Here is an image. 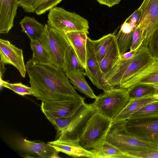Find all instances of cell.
Listing matches in <instances>:
<instances>
[{"mask_svg":"<svg viewBox=\"0 0 158 158\" xmlns=\"http://www.w3.org/2000/svg\"><path fill=\"white\" fill-rule=\"evenodd\" d=\"M33 95L42 102L59 101L79 95L62 69L31 59L26 64Z\"/></svg>","mask_w":158,"mask_h":158,"instance_id":"cell-1","label":"cell"},{"mask_svg":"<svg viewBox=\"0 0 158 158\" xmlns=\"http://www.w3.org/2000/svg\"><path fill=\"white\" fill-rule=\"evenodd\" d=\"M112 122L96 111L89 119L79 137L81 145L88 150L101 146L106 140Z\"/></svg>","mask_w":158,"mask_h":158,"instance_id":"cell-2","label":"cell"},{"mask_svg":"<svg viewBox=\"0 0 158 158\" xmlns=\"http://www.w3.org/2000/svg\"><path fill=\"white\" fill-rule=\"evenodd\" d=\"M126 120L112 122L106 141L116 147L125 154L130 152L158 150L156 146L128 134L125 130Z\"/></svg>","mask_w":158,"mask_h":158,"instance_id":"cell-3","label":"cell"},{"mask_svg":"<svg viewBox=\"0 0 158 158\" xmlns=\"http://www.w3.org/2000/svg\"><path fill=\"white\" fill-rule=\"evenodd\" d=\"M95 99L93 104L96 111L112 121L130 100L127 89L119 87L104 91Z\"/></svg>","mask_w":158,"mask_h":158,"instance_id":"cell-4","label":"cell"},{"mask_svg":"<svg viewBox=\"0 0 158 158\" xmlns=\"http://www.w3.org/2000/svg\"><path fill=\"white\" fill-rule=\"evenodd\" d=\"M47 24L51 27L65 34L77 31L89 32V22L85 18L74 12L56 6L48 15Z\"/></svg>","mask_w":158,"mask_h":158,"instance_id":"cell-5","label":"cell"},{"mask_svg":"<svg viewBox=\"0 0 158 158\" xmlns=\"http://www.w3.org/2000/svg\"><path fill=\"white\" fill-rule=\"evenodd\" d=\"M45 26L44 33L39 40L48 52L52 65L63 69L65 54L70 45L66 34L47 24Z\"/></svg>","mask_w":158,"mask_h":158,"instance_id":"cell-6","label":"cell"},{"mask_svg":"<svg viewBox=\"0 0 158 158\" xmlns=\"http://www.w3.org/2000/svg\"><path fill=\"white\" fill-rule=\"evenodd\" d=\"M125 130L131 136L158 148V115L129 118Z\"/></svg>","mask_w":158,"mask_h":158,"instance_id":"cell-7","label":"cell"},{"mask_svg":"<svg viewBox=\"0 0 158 158\" xmlns=\"http://www.w3.org/2000/svg\"><path fill=\"white\" fill-rule=\"evenodd\" d=\"M138 9L140 16L137 26L141 34V46L148 47L151 35L158 28V0H143Z\"/></svg>","mask_w":158,"mask_h":158,"instance_id":"cell-8","label":"cell"},{"mask_svg":"<svg viewBox=\"0 0 158 158\" xmlns=\"http://www.w3.org/2000/svg\"><path fill=\"white\" fill-rule=\"evenodd\" d=\"M86 76L93 85L99 89L105 91L112 88L105 79L95 54L93 40L88 37L86 44Z\"/></svg>","mask_w":158,"mask_h":158,"instance_id":"cell-9","label":"cell"},{"mask_svg":"<svg viewBox=\"0 0 158 158\" xmlns=\"http://www.w3.org/2000/svg\"><path fill=\"white\" fill-rule=\"evenodd\" d=\"M96 111L93 103H85L80 107L77 115L72 121L68 127L57 137L60 140H79V137L87 121Z\"/></svg>","mask_w":158,"mask_h":158,"instance_id":"cell-10","label":"cell"},{"mask_svg":"<svg viewBox=\"0 0 158 158\" xmlns=\"http://www.w3.org/2000/svg\"><path fill=\"white\" fill-rule=\"evenodd\" d=\"M85 98L80 95L65 100L42 102L41 109L59 118H67L73 115L85 102Z\"/></svg>","mask_w":158,"mask_h":158,"instance_id":"cell-11","label":"cell"},{"mask_svg":"<svg viewBox=\"0 0 158 158\" xmlns=\"http://www.w3.org/2000/svg\"><path fill=\"white\" fill-rule=\"evenodd\" d=\"M0 64L12 65L19 71L22 77H25L27 71L22 49L8 40L0 39Z\"/></svg>","mask_w":158,"mask_h":158,"instance_id":"cell-12","label":"cell"},{"mask_svg":"<svg viewBox=\"0 0 158 158\" xmlns=\"http://www.w3.org/2000/svg\"><path fill=\"white\" fill-rule=\"evenodd\" d=\"M158 83V57L154 56L152 60L144 69L127 81L119 87L128 89L138 84L154 85Z\"/></svg>","mask_w":158,"mask_h":158,"instance_id":"cell-13","label":"cell"},{"mask_svg":"<svg viewBox=\"0 0 158 158\" xmlns=\"http://www.w3.org/2000/svg\"><path fill=\"white\" fill-rule=\"evenodd\" d=\"M14 143L18 150L35 154L40 158L57 157L59 152L48 143L30 141L24 138L16 139Z\"/></svg>","mask_w":158,"mask_h":158,"instance_id":"cell-14","label":"cell"},{"mask_svg":"<svg viewBox=\"0 0 158 158\" xmlns=\"http://www.w3.org/2000/svg\"><path fill=\"white\" fill-rule=\"evenodd\" d=\"M154 58L148 47L141 46L131 58L127 69L122 78L120 85L144 69Z\"/></svg>","mask_w":158,"mask_h":158,"instance_id":"cell-15","label":"cell"},{"mask_svg":"<svg viewBox=\"0 0 158 158\" xmlns=\"http://www.w3.org/2000/svg\"><path fill=\"white\" fill-rule=\"evenodd\" d=\"M48 144L58 152H62L75 157L96 158L90 150L84 148L79 140H60L49 142Z\"/></svg>","mask_w":158,"mask_h":158,"instance_id":"cell-16","label":"cell"},{"mask_svg":"<svg viewBox=\"0 0 158 158\" xmlns=\"http://www.w3.org/2000/svg\"><path fill=\"white\" fill-rule=\"evenodd\" d=\"M18 0H0V33H8L14 26Z\"/></svg>","mask_w":158,"mask_h":158,"instance_id":"cell-17","label":"cell"},{"mask_svg":"<svg viewBox=\"0 0 158 158\" xmlns=\"http://www.w3.org/2000/svg\"><path fill=\"white\" fill-rule=\"evenodd\" d=\"M89 32L84 31H72L66 34L67 40L73 48L81 64L85 68L86 60V44Z\"/></svg>","mask_w":158,"mask_h":158,"instance_id":"cell-18","label":"cell"},{"mask_svg":"<svg viewBox=\"0 0 158 158\" xmlns=\"http://www.w3.org/2000/svg\"><path fill=\"white\" fill-rule=\"evenodd\" d=\"M136 27L132 23L125 21L120 30L115 35V40L121 56L130 49L133 34Z\"/></svg>","mask_w":158,"mask_h":158,"instance_id":"cell-19","label":"cell"},{"mask_svg":"<svg viewBox=\"0 0 158 158\" xmlns=\"http://www.w3.org/2000/svg\"><path fill=\"white\" fill-rule=\"evenodd\" d=\"M158 100V96L154 95L130 100L123 110L112 120V122L126 120L131 115L146 104Z\"/></svg>","mask_w":158,"mask_h":158,"instance_id":"cell-20","label":"cell"},{"mask_svg":"<svg viewBox=\"0 0 158 158\" xmlns=\"http://www.w3.org/2000/svg\"><path fill=\"white\" fill-rule=\"evenodd\" d=\"M66 74L74 89L87 97L94 99L96 98L97 96L85 80L86 74L84 71L69 72Z\"/></svg>","mask_w":158,"mask_h":158,"instance_id":"cell-21","label":"cell"},{"mask_svg":"<svg viewBox=\"0 0 158 158\" xmlns=\"http://www.w3.org/2000/svg\"><path fill=\"white\" fill-rule=\"evenodd\" d=\"M22 31L30 41L39 40L44 31L45 26L33 17L25 16L20 22Z\"/></svg>","mask_w":158,"mask_h":158,"instance_id":"cell-22","label":"cell"},{"mask_svg":"<svg viewBox=\"0 0 158 158\" xmlns=\"http://www.w3.org/2000/svg\"><path fill=\"white\" fill-rule=\"evenodd\" d=\"M121 55L115 38L105 56L99 64L105 76L113 69L119 60Z\"/></svg>","mask_w":158,"mask_h":158,"instance_id":"cell-23","label":"cell"},{"mask_svg":"<svg viewBox=\"0 0 158 158\" xmlns=\"http://www.w3.org/2000/svg\"><path fill=\"white\" fill-rule=\"evenodd\" d=\"M90 150L96 158H127L125 154L106 140L98 148Z\"/></svg>","mask_w":158,"mask_h":158,"instance_id":"cell-24","label":"cell"},{"mask_svg":"<svg viewBox=\"0 0 158 158\" xmlns=\"http://www.w3.org/2000/svg\"><path fill=\"white\" fill-rule=\"evenodd\" d=\"M63 70L66 73L71 71H84L85 68L71 46L66 51Z\"/></svg>","mask_w":158,"mask_h":158,"instance_id":"cell-25","label":"cell"},{"mask_svg":"<svg viewBox=\"0 0 158 158\" xmlns=\"http://www.w3.org/2000/svg\"><path fill=\"white\" fill-rule=\"evenodd\" d=\"M115 38V35L110 33L100 39L93 40L94 51L98 62L104 57Z\"/></svg>","mask_w":158,"mask_h":158,"instance_id":"cell-26","label":"cell"},{"mask_svg":"<svg viewBox=\"0 0 158 158\" xmlns=\"http://www.w3.org/2000/svg\"><path fill=\"white\" fill-rule=\"evenodd\" d=\"M130 100L155 95V88L153 85L138 84L127 89Z\"/></svg>","mask_w":158,"mask_h":158,"instance_id":"cell-27","label":"cell"},{"mask_svg":"<svg viewBox=\"0 0 158 158\" xmlns=\"http://www.w3.org/2000/svg\"><path fill=\"white\" fill-rule=\"evenodd\" d=\"M30 44L33 52L31 59L41 64L52 65L48 52L39 40L30 41Z\"/></svg>","mask_w":158,"mask_h":158,"instance_id":"cell-28","label":"cell"},{"mask_svg":"<svg viewBox=\"0 0 158 158\" xmlns=\"http://www.w3.org/2000/svg\"><path fill=\"white\" fill-rule=\"evenodd\" d=\"M80 107L73 115L64 118H56L44 110L42 109H41L47 118L57 130V137H58L60 134L68 127L72 121L77 115L80 111Z\"/></svg>","mask_w":158,"mask_h":158,"instance_id":"cell-29","label":"cell"},{"mask_svg":"<svg viewBox=\"0 0 158 158\" xmlns=\"http://www.w3.org/2000/svg\"><path fill=\"white\" fill-rule=\"evenodd\" d=\"M157 115H158V100L144 105L133 113L129 118Z\"/></svg>","mask_w":158,"mask_h":158,"instance_id":"cell-30","label":"cell"},{"mask_svg":"<svg viewBox=\"0 0 158 158\" xmlns=\"http://www.w3.org/2000/svg\"><path fill=\"white\" fill-rule=\"evenodd\" d=\"M0 80L1 86L9 89L18 94L22 96L27 95H33V92L31 87H28L21 82L11 83L2 79Z\"/></svg>","mask_w":158,"mask_h":158,"instance_id":"cell-31","label":"cell"},{"mask_svg":"<svg viewBox=\"0 0 158 158\" xmlns=\"http://www.w3.org/2000/svg\"><path fill=\"white\" fill-rule=\"evenodd\" d=\"M63 0H42L40 5L36 9L35 13L40 15L49 11L56 6Z\"/></svg>","mask_w":158,"mask_h":158,"instance_id":"cell-32","label":"cell"},{"mask_svg":"<svg viewBox=\"0 0 158 158\" xmlns=\"http://www.w3.org/2000/svg\"><path fill=\"white\" fill-rule=\"evenodd\" d=\"M42 0H18V6L27 13H34Z\"/></svg>","mask_w":158,"mask_h":158,"instance_id":"cell-33","label":"cell"},{"mask_svg":"<svg viewBox=\"0 0 158 158\" xmlns=\"http://www.w3.org/2000/svg\"><path fill=\"white\" fill-rule=\"evenodd\" d=\"M148 47L153 56L158 57V28L151 35Z\"/></svg>","mask_w":158,"mask_h":158,"instance_id":"cell-34","label":"cell"},{"mask_svg":"<svg viewBox=\"0 0 158 158\" xmlns=\"http://www.w3.org/2000/svg\"><path fill=\"white\" fill-rule=\"evenodd\" d=\"M126 155L129 158H158V150L133 152Z\"/></svg>","mask_w":158,"mask_h":158,"instance_id":"cell-35","label":"cell"},{"mask_svg":"<svg viewBox=\"0 0 158 158\" xmlns=\"http://www.w3.org/2000/svg\"><path fill=\"white\" fill-rule=\"evenodd\" d=\"M142 44L141 34L139 27L137 26L134 31L130 51H138Z\"/></svg>","mask_w":158,"mask_h":158,"instance_id":"cell-36","label":"cell"},{"mask_svg":"<svg viewBox=\"0 0 158 158\" xmlns=\"http://www.w3.org/2000/svg\"><path fill=\"white\" fill-rule=\"evenodd\" d=\"M99 4L106 5L109 7L118 4L121 0H96Z\"/></svg>","mask_w":158,"mask_h":158,"instance_id":"cell-37","label":"cell"},{"mask_svg":"<svg viewBox=\"0 0 158 158\" xmlns=\"http://www.w3.org/2000/svg\"><path fill=\"white\" fill-rule=\"evenodd\" d=\"M140 16V12L138 9H137L127 19L138 24Z\"/></svg>","mask_w":158,"mask_h":158,"instance_id":"cell-38","label":"cell"},{"mask_svg":"<svg viewBox=\"0 0 158 158\" xmlns=\"http://www.w3.org/2000/svg\"><path fill=\"white\" fill-rule=\"evenodd\" d=\"M138 51H130L126 52L121 56L120 58L123 59H128L132 58L137 53Z\"/></svg>","mask_w":158,"mask_h":158,"instance_id":"cell-39","label":"cell"},{"mask_svg":"<svg viewBox=\"0 0 158 158\" xmlns=\"http://www.w3.org/2000/svg\"><path fill=\"white\" fill-rule=\"evenodd\" d=\"M153 85L155 88V95L158 96V83Z\"/></svg>","mask_w":158,"mask_h":158,"instance_id":"cell-40","label":"cell"}]
</instances>
